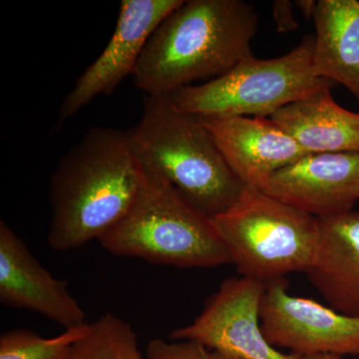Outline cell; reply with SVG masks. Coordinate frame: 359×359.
<instances>
[{
	"mask_svg": "<svg viewBox=\"0 0 359 359\" xmlns=\"http://www.w3.org/2000/svg\"><path fill=\"white\" fill-rule=\"evenodd\" d=\"M314 37L306 36L285 55L244 59L224 75L170 95L177 109L199 118H271L318 90L332 87L316 75Z\"/></svg>",
	"mask_w": 359,
	"mask_h": 359,
	"instance_id": "6",
	"label": "cell"
},
{
	"mask_svg": "<svg viewBox=\"0 0 359 359\" xmlns=\"http://www.w3.org/2000/svg\"><path fill=\"white\" fill-rule=\"evenodd\" d=\"M184 0H122L114 32L59 108L57 127L96 97L109 96L135 68L151 35Z\"/></svg>",
	"mask_w": 359,
	"mask_h": 359,
	"instance_id": "9",
	"label": "cell"
},
{
	"mask_svg": "<svg viewBox=\"0 0 359 359\" xmlns=\"http://www.w3.org/2000/svg\"><path fill=\"white\" fill-rule=\"evenodd\" d=\"M257 26L256 8L243 0H184L149 39L135 86L146 96H170L222 76L254 56Z\"/></svg>",
	"mask_w": 359,
	"mask_h": 359,
	"instance_id": "2",
	"label": "cell"
},
{
	"mask_svg": "<svg viewBox=\"0 0 359 359\" xmlns=\"http://www.w3.org/2000/svg\"><path fill=\"white\" fill-rule=\"evenodd\" d=\"M269 344L297 355H359V318L287 292L283 280L266 283L259 309Z\"/></svg>",
	"mask_w": 359,
	"mask_h": 359,
	"instance_id": "7",
	"label": "cell"
},
{
	"mask_svg": "<svg viewBox=\"0 0 359 359\" xmlns=\"http://www.w3.org/2000/svg\"><path fill=\"white\" fill-rule=\"evenodd\" d=\"M245 186L262 189L276 172L309 153L271 118H200Z\"/></svg>",
	"mask_w": 359,
	"mask_h": 359,
	"instance_id": "12",
	"label": "cell"
},
{
	"mask_svg": "<svg viewBox=\"0 0 359 359\" xmlns=\"http://www.w3.org/2000/svg\"><path fill=\"white\" fill-rule=\"evenodd\" d=\"M261 190L318 219L346 214L359 200V153L304 156Z\"/></svg>",
	"mask_w": 359,
	"mask_h": 359,
	"instance_id": "10",
	"label": "cell"
},
{
	"mask_svg": "<svg viewBox=\"0 0 359 359\" xmlns=\"http://www.w3.org/2000/svg\"><path fill=\"white\" fill-rule=\"evenodd\" d=\"M313 20L316 75L344 85L359 101L358 0H320Z\"/></svg>",
	"mask_w": 359,
	"mask_h": 359,
	"instance_id": "15",
	"label": "cell"
},
{
	"mask_svg": "<svg viewBox=\"0 0 359 359\" xmlns=\"http://www.w3.org/2000/svg\"><path fill=\"white\" fill-rule=\"evenodd\" d=\"M266 283L229 278L191 325L171 334L174 340L197 342L212 353L238 359H297L271 346L261 327L259 309Z\"/></svg>",
	"mask_w": 359,
	"mask_h": 359,
	"instance_id": "8",
	"label": "cell"
},
{
	"mask_svg": "<svg viewBox=\"0 0 359 359\" xmlns=\"http://www.w3.org/2000/svg\"><path fill=\"white\" fill-rule=\"evenodd\" d=\"M330 88L285 106L271 119L309 154L359 153V113L335 102Z\"/></svg>",
	"mask_w": 359,
	"mask_h": 359,
	"instance_id": "14",
	"label": "cell"
},
{
	"mask_svg": "<svg viewBox=\"0 0 359 359\" xmlns=\"http://www.w3.org/2000/svg\"><path fill=\"white\" fill-rule=\"evenodd\" d=\"M99 243L114 256L180 269L231 264L211 218L187 203L165 180L145 171L131 210Z\"/></svg>",
	"mask_w": 359,
	"mask_h": 359,
	"instance_id": "4",
	"label": "cell"
},
{
	"mask_svg": "<svg viewBox=\"0 0 359 359\" xmlns=\"http://www.w3.org/2000/svg\"><path fill=\"white\" fill-rule=\"evenodd\" d=\"M148 359H214L212 351L188 340L153 339L147 346Z\"/></svg>",
	"mask_w": 359,
	"mask_h": 359,
	"instance_id": "18",
	"label": "cell"
},
{
	"mask_svg": "<svg viewBox=\"0 0 359 359\" xmlns=\"http://www.w3.org/2000/svg\"><path fill=\"white\" fill-rule=\"evenodd\" d=\"M0 302L41 314L65 330L86 323L67 283L53 278L4 221L0 222Z\"/></svg>",
	"mask_w": 359,
	"mask_h": 359,
	"instance_id": "11",
	"label": "cell"
},
{
	"mask_svg": "<svg viewBox=\"0 0 359 359\" xmlns=\"http://www.w3.org/2000/svg\"><path fill=\"white\" fill-rule=\"evenodd\" d=\"M320 238L306 271L330 308L359 318V212L318 219Z\"/></svg>",
	"mask_w": 359,
	"mask_h": 359,
	"instance_id": "13",
	"label": "cell"
},
{
	"mask_svg": "<svg viewBox=\"0 0 359 359\" xmlns=\"http://www.w3.org/2000/svg\"><path fill=\"white\" fill-rule=\"evenodd\" d=\"M294 4L287 0H278L273 6V18L278 32H289L297 29V20L292 13Z\"/></svg>",
	"mask_w": 359,
	"mask_h": 359,
	"instance_id": "19",
	"label": "cell"
},
{
	"mask_svg": "<svg viewBox=\"0 0 359 359\" xmlns=\"http://www.w3.org/2000/svg\"><path fill=\"white\" fill-rule=\"evenodd\" d=\"M88 327L84 323L51 339L28 330H8L0 337V359H69L73 346Z\"/></svg>",
	"mask_w": 359,
	"mask_h": 359,
	"instance_id": "17",
	"label": "cell"
},
{
	"mask_svg": "<svg viewBox=\"0 0 359 359\" xmlns=\"http://www.w3.org/2000/svg\"><path fill=\"white\" fill-rule=\"evenodd\" d=\"M211 222L245 278L269 283L306 273L313 264L318 219L261 189L245 186L237 202Z\"/></svg>",
	"mask_w": 359,
	"mask_h": 359,
	"instance_id": "5",
	"label": "cell"
},
{
	"mask_svg": "<svg viewBox=\"0 0 359 359\" xmlns=\"http://www.w3.org/2000/svg\"><path fill=\"white\" fill-rule=\"evenodd\" d=\"M128 132L144 171L209 218L226 211L245 188L200 118L177 109L169 96L145 95L140 120Z\"/></svg>",
	"mask_w": 359,
	"mask_h": 359,
	"instance_id": "3",
	"label": "cell"
},
{
	"mask_svg": "<svg viewBox=\"0 0 359 359\" xmlns=\"http://www.w3.org/2000/svg\"><path fill=\"white\" fill-rule=\"evenodd\" d=\"M295 6L304 14L306 20H313L314 13H316V6H318V1L314 0H299L295 2Z\"/></svg>",
	"mask_w": 359,
	"mask_h": 359,
	"instance_id": "20",
	"label": "cell"
},
{
	"mask_svg": "<svg viewBox=\"0 0 359 359\" xmlns=\"http://www.w3.org/2000/svg\"><path fill=\"white\" fill-rule=\"evenodd\" d=\"M297 359H342L334 354H313V355H297Z\"/></svg>",
	"mask_w": 359,
	"mask_h": 359,
	"instance_id": "21",
	"label": "cell"
},
{
	"mask_svg": "<svg viewBox=\"0 0 359 359\" xmlns=\"http://www.w3.org/2000/svg\"><path fill=\"white\" fill-rule=\"evenodd\" d=\"M212 358L214 359H238L235 358H231V356L224 355V354L218 353H212Z\"/></svg>",
	"mask_w": 359,
	"mask_h": 359,
	"instance_id": "22",
	"label": "cell"
},
{
	"mask_svg": "<svg viewBox=\"0 0 359 359\" xmlns=\"http://www.w3.org/2000/svg\"><path fill=\"white\" fill-rule=\"evenodd\" d=\"M69 359H143L136 334L128 323L108 313L89 323L75 342Z\"/></svg>",
	"mask_w": 359,
	"mask_h": 359,
	"instance_id": "16",
	"label": "cell"
},
{
	"mask_svg": "<svg viewBox=\"0 0 359 359\" xmlns=\"http://www.w3.org/2000/svg\"><path fill=\"white\" fill-rule=\"evenodd\" d=\"M143 180L128 131L88 130L52 174L49 245L66 252L100 240L128 214Z\"/></svg>",
	"mask_w": 359,
	"mask_h": 359,
	"instance_id": "1",
	"label": "cell"
}]
</instances>
